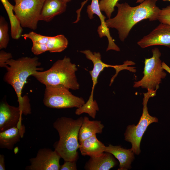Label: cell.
I'll return each instance as SVG.
<instances>
[{"mask_svg":"<svg viewBox=\"0 0 170 170\" xmlns=\"http://www.w3.org/2000/svg\"><path fill=\"white\" fill-rule=\"evenodd\" d=\"M60 156L55 150L43 148L40 149L36 156L29 159L31 164L26 170H60Z\"/></svg>","mask_w":170,"mask_h":170,"instance_id":"obj_10","label":"cell"},{"mask_svg":"<svg viewBox=\"0 0 170 170\" xmlns=\"http://www.w3.org/2000/svg\"><path fill=\"white\" fill-rule=\"evenodd\" d=\"M152 57L145 59L143 76L140 80L134 82L133 87H141L147 90H156L159 88L162 79L166 76L164 71L166 64L160 59L161 54L155 48L152 50Z\"/></svg>","mask_w":170,"mask_h":170,"instance_id":"obj_5","label":"cell"},{"mask_svg":"<svg viewBox=\"0 0 170 170\" xmlns=\"http://www.w3.org/2000/svg\"><path fill=\"white\" fill-rule=\"evenodd\" d=\"M119 0H100L99 1L101 11H104L108 18H111L112 13L114 11V7Z\"/></svg>","mask_w":170,"mask_h":170,"instance_id":"obj_23","label":"cell"},{"mask_svg":"<svg viewBox=\"0 0 170 170\" xmlns=\"http://www.w3.org/2000/svg\"><path fill=\"white\" fill-rule=\"evenodd\" d=\"M31 51L34 54L38 55L48 51L46 44L41 43L37 42H32Z\"/></svg>","mask_w":170,"mask_h":170,"instance_id":"obj_26","label":"cell"},{"mask_svg":"<svg viewBox=\"0 0 170 170\" xmlns=\"http://www.w3.org/2000/svg\"><path fill=\"white\" fill-rule=\"evenodd\" d=\"M66 3L62 0H45L41 10L40 20L48 22L66 10Z\"/></svg>","mask_w":170,"mask_h":170,"instance_id":"obj_16","label":"cell"},{"mask_svg":"<svg viewBox=\"0 0 170 170\" xmlns=\"http://www.w3.org/2000/svg\"><path fill=\"white\" fill-rule=\"evenodd\" d=\"M22 36L25 38L30 39L32 42L44 44L47 43L49 37V36L42 35L32 31L28 33L24 34L22 35Z\"/></svg>","mask_w":170,"mask_h":170,"instance_id":"obj_24","label":"cell"},{"mask_svg":"<svg viewBox=\"0 0 170 170\" xmlns=\"http://www.w3.org/2000/svg\"><path fill=\"white\" fill-rule=\"evenodd\" d=\"M105 152L111 154L118 160V170H127L131 168V164L134 158V153L131 149H127L120 146L110 144L105 146Z\"/></svg>","mask_w":170,"mask_h":170,"instance_id":"obj_14","label":"cell"},{"mask_svg":"<svg viewBox=\"0 0 170 170\" xmlns=\"http://www.w3.org/2000/svg\"><path fill=\"white\" fill-rule=\"evenodd\" d=\"M25 132V128L14 127L0 132V147L12 150L20 138L23 137Z\"/></svg>","mask_w":170,"mask_h":170,"instance_id":"obj_15","label":"cell"},{"mask_svg":"<svg viewBox=\"0 0 170 170\" xmlns=\"http://www.w3.org/2000/svg\"><path fill=\"white\" fill-rule=\"evenodd\" d=\"M88 0L84 1L81 3V6L79 9L81 11L82 8ZM87 12L90 19H93V15L96 14L99 18L101 24L97 29V32L100 37H106L108 42V44L106 51L109 50H114L119 51L120 49L115 44L114 40L111 37L109 31V28L107 27L105 22L106 17L101 12L99 4V0H91V4L87 7Z\"/></svg>","mask_w":170,"mask_h":170,"instance_id":"obj_11","label":"cell"},{"mask_svg":"<svg viewBox=\"0 0 170 170\" xmlns=\"http://www.w3.org/2000/svg\"><path fill=\"white\" fill-rule=\"evenodd\" d=\"M64 163L60 165V170H76V161H64Z\"/></svg>","mask_w":170,"mask_h":170,"instance_id":"obj_29","label":"cell"},{"mask_svg":"<svg viewBox=\"0 0 170 170\" xmlns=\"http://www.w3.org/2000/svg\"><path fill=\"white\" fill-rule=\"evenodd\" d=\"M158 20L161 23L170 26V5L160 9Z\"/></svg>","mask_w":170,"mask_h":170,"instance_id":"obj_25","label":"cell"},{"mask_svg":"<svg viewBox=\"0 0 170 170\" xmlns=\"http://www.w3.org/2000/svg\"><path fill=\"white\" fill-rule=\"evenodd\" d=\"M137 44L142 48L154 45H163L170 48V26L161 23Z\"/></svg>","mask_w":170,"mask_h":170,"instance_id":"obj_12","label":"cell"},{"mask_svg":"<svg viewBox=\"0 0 170 170\" xmlns=\"http://www.w3.org/2000/svg\"><path fill=\"white\" fill-rule=\"evenodd\" d=\"M105 146L94 135L80 144L79 149L81 154L90 157L100 156L105 152Z\"/></svg>","mask_w":170,"mask_h":170,"instance_id":"obj_18","label":"cell"},{"mask_svg":"<svg viewBox=\"0 0 170 170\" xmlns=\"http://www.w3.org/2000/svg\"><path fill=\"white\" fill-rule=\"evenodd\" d=\"M68 41L63 35L60 34L54 37H49L46 43L48 51L50 53L60 52L68 46Z\"/></svg>","mask_w":170,"mask_h":170,"instance_id":"obj_21","label":"cell"},{"mask_svg":"<svg viewBox=\"0 0 170 170\" xmlns=\"http://www.w3.org/2000/svg\"><path fill=\"white\" fill-rule=\"evenodd\" d=\"M135 63L134 62L132 61L127 60L125 61L123 65H120L118 71L117 72H116L115 74L111 78L110 85V86L111 84L113 83L115 78L119 72L123 70L126 69L130 71L135 72L136 71V70L133 68V67H130L128 66V65H133Z\"/></svg>","mask_w":170,"mask_h":170,"instance_id":"obj_27","label":"cell"},{"mask_svg":"<svg viewBox=\"0 0 170 170\" xmlns=\"http://www.w3.org/2000/svg\"><path fill=\"white\" fill-rule=\"evenodd\" d=\"M5 169L4 156L3 155L0 154V170Z\"/></svg>","mask_w":170,"mask_h":170,"instance_id":"obj_30","label":"cell"},{"mask_svg":"<svg viewBox=\"0 0 170 170\" xmlns=\"http://www.w3.org/2000/svg\"><path fill=\"white\" fill-rule=\"evenodd\" d=\"M157 1L158 0H157ZM163 1H168L170 2V0H162Z\"/></svg>","mask_w":170,"mask_h":170,"instance_id":"obj_34","label":"cell"},{"mask_svg":"<svg viewBox=\"0 0 170 170\" xmlns=\"http://www.w3.org/2000/svg\"><path fill=\"white\" fill-rule=\"evenodd\" d=\"M84 54L87 59L91 60L93 64V68L89 71L92 81V87L90 95L87 101L82 106V110L86 112L92 113L99 110L98 104L93 99L94 90L98 82V79L101 72L105 68L111 67L114 68L115 65L107 64L101 60V55L99 52L93 53L89 50L80 51Z\"/></svg>","mask_w":170,"mask_h":170,"instance_id":"obj_9","label":"cell"},{"mask_svg":"<svg viewBox=\"0 0 170 170\" xmlns=\"http://www.w3.org/2000/svg\"><path fill=\"white\" fill-rule=\"evenodd\" d=\"M157 0H145L136 6H131L128 3H117L116 15L105 20L109 28H114L118 31L119 37L124 42L133 27L138 22L145 19L150 21L158 20L160 9L156 6Z\"/></svg>","mask_w":170,"mask_h":170,"instance_id":"obj_1","label":"cell"},{"mask_svg":"<svg viewBox=\"0 0 170 170\" xmlns=\"http://www.w3.org/2000/svg\"><path fill=\"white\" fill-rule=\"evenodd\" d=\"M77 70L75 64L65 56L63 59L56 61L48 70L36 71L32 76L45 86L60 85L77 90L80 87L76 75Z\"/></svg>","mask_w":170,"mask_h":170,"instance_id":"obj_4","label":"cell"},{"mask_svg":"<svg viewBox=\"0 0 170 170\" xmlns=\"http://www.w3.org/2000/svg\"><path fill=\"white\" fill-rule=\"evenodd\" d=\"M15 3H16L19 1H20L21 0H14Z\"/></svg>","mask_w":170,"mask_h":170,"instance_id":"obj_33","label":"cell"},{"mask_svg":"<svg viewBox=\"0 0 170 170\" xmlns=\"http://www.w3.org/2000/svg\"><path fill=\"white\" fill-rule=\"evenodd\" d=\"M62 85L46 86L43 102L46 107L54 109L79 108L85 103L83 99L73 95Z\"/></svg>","mask_w":170,"mask_h":170,"instance_id":"obj_7","label":"cell"},{"mask_svg":"<svg viewBox=\"0 0 170 170\" xmlns=\"http://www.w3.org/2000/svg\"><path fill=\"white\" fill-rule=\"evenodd\" d=\"M145 0H136V3H141L143 2Z\"/></svg>","mask_w":170,"mask_h":170,"instance_id":"obj_31","label":"cell"},{"mask_svg":"<svg viewBox=\"0 0 170 170\" xmlns=\"http://www.w3.org/2000/svg\"><path fill=\"white\" fill-rule=\"evenodd\" d=\"M156 90H147V92L143 94V112L139 122L136 125L133 124L128 126L124 133L125 140L131 143V149L136 155L139 154L141 152V141L148 127L153 122H158L156 117L149 114L147 107L149 99L156 96Z\"/></svg>","mask_w":170,"mask_h":170,"instance_id":"obj_6","label":"cell"},{"mask_svg":"<svg viewBox=\"0 0 170 170\" xmlns=\"http://www.w3.org/2000/svg\"><path fill=\"white\" fill-rule=\"evenodd\" d=\"M45 0H21L15 3L14 11L23 27L35 30L40 20Z\"/></svg>","mask_w":170,"mask_h":170,"instance_id":"obj_8","label":"cell"},{"mask_svg":"<svg viewBox=\"0 0 170 170\" xmlns=\"http://www.w3.org/2000/svg\"><path fill=\"white\" fill-rule=\"evenodd\" d=\"M22 114L19 107L11 106L6 100L0 104V132L14 127H22Z\"/></svg>","mask_w":170,"mask_h":170,"instance_id":"obj_13","label":"cell"},{"mask_svg":"<svg viewBox=\"0 0 170 170\" xmlns=\"http://www.w3.org/2000/svg\"><path fill=\"white\" fill-rule=\"evenodd\" d=\"M83 119L82 117L74 120L63 116L57 118L53 124L59 137L54 147L64 161H76L78 159V134Z\"/></svg>","mask_w":170,"mask_h":170,"instance_id":"obj_3","label":"cell"},{"mask_svg":"<svg viewBox=\"0 0 170 170\" xmlns=\"http://www.w3.org/2000/svg\"><path fill=\"white\" fill-rule=\"evenodd\" d=\"M8 24L4 17H0V49L5 48L8 43L9 38Z\"/></svg>","mask_w":170,"mask_h":170,"instance_id":"obj_22","label":"cell"},{"mask_svg":"<svg viewBox=\"0 0 170 170\" xmlns=\"http://www.w3.org/2000/svg\"><path fill=\"white\" fill-rule=\"evenodd\" d=\"M12 58L11 53H7L2 50L0 51V67L1 68H6L8 66L7 61Z\"/></svg>","mask_w":170,"mask_h":170,"instance_id":"obj_28","label":"cell"},{"mask_svg":"<svg viewBox=\"0 0 170 170\" xmlns=\"http://www.w3.org/2000/svg\"><path fill=\"white\" fill-rule=\"evenodd\" d=\"M9 18L11 26V35L12 38L18 39L22 36V27L20 22L14 13V6L8 0H0Z\"/></svg>","mask_w":170,"mask_h":170,"instance_id":"obj_20","label":"cell"},{"mask_svg":"<svg viewBox=\"0 0 170 170\" xmlns=\"http://www.w3.org/2000/svg\"><path fill=\"white\" fill-rule=\"evenodd\" d=\"M111 153L104 152L100 156L90 157L84 168L87 170H109L116 164V162Z\"/></svg>","mask_w":170,"mask_h":170,"instance_id":"obj_17","label":"cell"},{"mask_svg":"<svg viewBox=\"0 0 170 170\" xmlns=\"http://www.w3.org/2000/svg\"><path fill=\"white\" fill-rule=\"evenodd\" d=\"M8 65L3 80L11 85L16 94L21 113L25 116L31 113L30 100L27 95H22V90L28 78L36 71L43 70L39 68L41 63L38 58L26 57L17 60L11 59L6 62Z\"/></svg>","mask_w":170,"mask_h":170,"instance_id":"obj_2","label":"cell"},{"mask_svg":"<svg viewBox=\"0 0 170 170\" xmlns=\"http://www.w3.org/2000/svg\"><path fill=\"white\" fill-rule=\"evenodd\" d=\"M104 128V125L100 121H91L88 117H84L78 134L79 144L97 133L101 134Z\"/></svg>","mask_w":170,"mask_h":170,"instance_id":"obj_19","label":"cell"},{"mask_svg":"<svg viewBox=\"0 0 170 170\" xmlns=\"http://www.w3.org/2000/svg\"><path fill=\"white\" fill-rule=\"evenodd\" d=\"M62 0L64 2L67 3L70 1L71 0Z\"/></svg>","mask_w":170,"mask_h":170,"instance_id":"obj_32","label":"cell"}]
</instances>
